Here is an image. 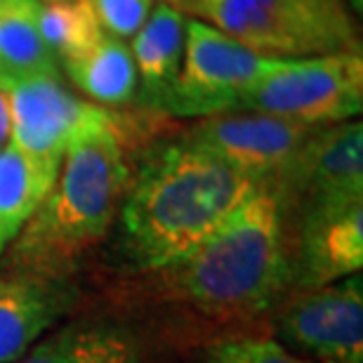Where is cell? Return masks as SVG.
Masks as SVG:
<instances>
[{"label":"cell","instance_id":"1","mask_svg":"<svg viewBox=\"0 0 363 363\" xmlns=\"http://www.w3.org/2000/svg\"><path fill=\"white\" fill-rule=\"evenodd\" d=\"M259 184L189 137L147 151L121 203L118 252L158 272L213 236Z\"/></svg>","mask_w":363,"mask_h":363},{"label":"cell","instance_id":"2","mask_svg":"<svg viewBox=\"0 0 363 363\" xmlns=\"http://www.w3.org/2000/svg\"><path fill=\"white\" fill-rule=\"evenodd\" d=\"M161 274L163 293L213 321H252L293 290V234L279 189L259 184L199 248Z\"/></svg>","mask_w":363,"mask_h":363},{"label":"cell","instance_id":"3","mask_svg":"<svg viewBox=\"0 0 363 363\" xmlns=\"http://www.w3.org/2000/svg\"><path fill=\"white\" fill-rule=\"evenodd\" d=\"M123 121L67 151L57 179L19 236L7 245V272L71 279L104 241L130 186Z\"/></svg>","mask_w":363,"mask_h":363},{"label":"cell","instance_id":"4","mask_svg":"<svg viewBox=\"0 0 363 363\" xmlns=\"http://www.w3.org/2000/svg\"><path fill=\"white\" fill-rule=\"evenodd\" d=\"M272 60H307L361 48L342 0H165Z\"/></svg>","mask_w":363,"mask_h":363},{"label":"cell","instance_id":"5","mask_svg":"<svg viewBox=\"0 0 363 363\" xmlns=\"http://www.w3.org/2000/svg\"><path fill=\"white\" fill-rule=\"evenodd\" d=\"M363 108L361 48L307 60H281L238 101L236 111H259L311 128L354 121Z\"/></svg>","mask_w":363,"mask_h":363},{"label":"cell","instance_id":"6","mask_svg":"<svg viewBox=\"0 0 363 363\" xmlns=\"http://www.w3.org/2000/svg\"><path fill=\"white\" fill-rule=\"evenodd\" d=\"M279 62L252 52L199 19H186L182 69L161 113L206 118L236 111L243 94L279 67Z\"/></svg>","mask_w":363,"mask_h":363},{"label":"cell","instance_id":"7","mask_svg":"<svg viewBox=\"0 0 363 363\" xmlns=\"http://www.w3.org/2000/svg\"><path fill=\"white\" fill-rule=\"evenodd\" d=\"M279 342L321 363H363V279L347 276L283 297Z\"/></svg>","mask_w":363,"mask_h":363},{"label":"cell","instance_id":"8","mask_svg":"<svg viewBox=\"0 0 363 363\" xmlns=\"http://www.w3.org/2000/svg\"><path fill=\"white\" fill-rule=\"evenodd\" d=\"M10 142L26 154L64 161L69 149L116 128L118 116L64 88L62 76L19 81L5 90Z\"/></svg>","mask_w":363,"mask_h":363},{"label":"cell","instance_id":"9","mask_svg":"<svg viewBox=\"0 0 363 363\" xmlns=\"http://www.w3.org/2000/svg\"><path fill=\"white\" fill-rule=\"evenodd\" d=\"M316 128L259 111H227L201 118L186 137L257 184H276Z\"/></svg>","mask_w":363,"mask_h":363},{"label":"cell","instance_id":"10","mask_svg":"<svg viewBox=\"0 0 363 363\" xmlns=\"http://www.w3.org/2000/svg\"><path fill=\"white\" fill-rule=\"evenodd\" d=\"M288 215L316 203L363 199V125L345 121L311 133L274 184Z\"/></svg>","mask_w":363,"mask_h":363},{"label":"cell","instance_id":"11","mask_svg":"<svg viewBox=\"0 0 363 363\" xmlns=\"http://www.w3.org/2000/svg\"><path fill=\"white\" fill-rule=\"evenodd\" d=\"M293 290L321 288L363 269V199L297 208Z\"/></svg>","mask_w":363,"mask_h":363},{"label":"cell","instance_id":"12","mask_svg":"<svg viewBox=\"0 0 363 363\" xmlns=\"http://www.w3.org/2000/svg\"><path fill=\"white\" fill-rule=\"evenodd\" d=\"M78 290L71 279L0 274V363L21 359L52 325L69 314Z\"/></svg>","mask_w":363,"mask_h":363},{"label":"cell","instance_id":"13","mask_svg":"<svg viewBox=\"0 0 363 363\" xmlns=\"http://www.w3.org/2000/svg\"><path fill=\"white\" fill-rule=\"evenodd\" d=\"M130 40H133L130 52L137 69V99L149 111L161 113L163 101L170 94L182 69L186 17L177 7L161 0Z\"/></svg>","mask_w":363,"mask_h":363},{"label":"cell","instance_id":"14","mask_svg":"<svg viewBox=\"0 0 363 363\" xmlns=\"http://www.w3.org/2000/svg\"><path fill=\"white\" fill-rule=\"evenodd\" d=\"M14 363H144V342L128 325L78 321L43 337Z\"/></svg>","mask_w":363,"mask_h":363},{"label":"cell","instance_id":"15","mask_svg":"<svg viewBox=\"0 0 363 363\" xmlns=\"http://www.w3.org/2000/svg\"><path fill=\"white\" fill-rule=\"evenodd\" d=\"M60 165L57 158L26 154L10 140L0 149V255L45 201Z\"/></svg>","mask_w":363,"mask_h":363},{"label":"cell","instance_id":"16","mask_svg":"<svg viewBox=\"0 0 363 363\" xmlns=\"http://www.w3.org/2000/svg\"><path fill=\"white\" fill-rule=\"evenodd\" d=\"M38 0H0V88L19 81L57 78L60 64L40 35Z\"/></svg>","mask_w":363,"mask_h":363},{"label":"cell","instance_id":"17","mask_svg":"<svg viewBox=\"0 0 363 363\" xmlns=\"http://www.w3.org/2000/svg\"><path fill=\"white\" fill-rule=\"evenodd\" d=\"M71 83L99 106H123L137 99V69L130 48L118 38L101 40L83 57L62 64Z\"/></svg>","mask_w":363,"mask_h":363},{"label":"cell","instance_id":"18","mask_svg":"<svg viewBox=\"0 0 363 363\" xmlns=\"http://www.w3.org/2000/svg\"><path fill=\"white\" fill-rule=\"evenodd\" d=\"M38 24L43 40L57 64L83 57L104 35L88 0H55L40 5Z\"/></svg>","mask_w":363,"mask_h":363},{"label":"cell","instance_id":"19","mask_svg":"<svg viewBox=\"0 0 363 363\" xmlns=\"http://www.w3.org/2000/svg\"><path fill=\"white\" fill-rule=\"evenodd\" d=\"M199 363H307L264 335H236L217 340L201 354Z\"/></svg>","mask_w":363,"mask_h":363},{"label":"cell","instance_id":"20","mask_svg":"<svg viewBox=\"0 0 363 363\" xmlns=\"http://www.w3.org/2000/svg\"><path fill=\"white\" fill-rule=\"evenodd\" d=\"M101 31L111 38H133L144 26L156 0H88Z\"/></svg>","mask_w":363,"mask_h":363},{"label":"cell","instance_id":"21","mask_svg":"<svg viewBox=\"0 0 363 363\" xmlns=\"http://www.w3.org/2000/svg\"><path fill=\"white\" fill-rule=\"evenodd\" d=\"M10 140V108H7L5 90L0 88V149Z\"/></svg>","mask_w":363,"mask_h":363},{"label":"cell","instance_id":"22","mask_svg":"<svg viewBox=\"0 0 363 363\" xmlns=\"http://www.w3.org/2000/svg\"><path fill=\"white\" fill-rule=\"evenodd\" d=\"M38 3H40V0H38ZM48 3H55V0H48Z\"/></svg>","mask_w":363,"mask_h":363}]
</instances>
